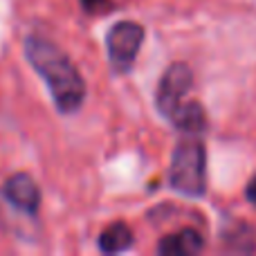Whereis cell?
<instances>
[{"label": "cell", "instance_id": "obj_1", "mask_svg": "<svg viewBox=\"0 0 256 256\" xmlns=\"http://www.w3.org/2000/svg\"><path fill=\"white\" fill-rule=\"evenodd\" d=\"M30 68L48 88L54 108L61 115H76L86 104V81L66 50L40 34H30L22 43Z\"/></svg>", "mask_w": 256, "mask_h": 256}, {"label": "cell", "instance_id": "obj_2", "mask_svg": "<svg viewBox=\"0 0 256 256\" xmlns=\"http://www.w3.org/2000/svg\"><path fill=\"white\" fill-rule=\"evenodd\" d=\"M168 184L189 198H200L207 191V153L196 135L180 140L173 148Z\"/></svg>", "mask_w": 256, "mask_h": 256}, {"label": "cell", "instance_id": "obj_3", "mask_svg": "<svg viewBox=\"0 0 256 256\" xmlns=\"http://www.w3.org/2000/svg\"><path fill=\"white\" fill-rule=\"evenodd\" d=\"M144 43V27L135 20H117L106 32L108 66L115 74H128Z\"/></svg>", "mask_w": 256, "mask_h": 256}, {"label": "cell", "instance_id": "obj_4", "mask_svg": "<svg viewBox=\"0 0 256 256\" xmlns=\"http://www.w3.org/2000/svg\"><path fill=\"white\" fill-rule=\"evenodd\" d=\"M191 86H194V72L186 63L178 61L164 70L160 76L158 90H155V108L164 120H171V115L186 102Z\"/></svg>", "mask_w": 256, "mask_h": 256}, {"label": "cell", "instance_id": "obj_5", "mask_svg": "<svg viewBox=\"0 0 256 256\" xmlns=\"http://www.w3.org/2000/svg\"><path fill=\"white\" fill-rule=\"evenodd\" d=\"M0 198L12 209H16L18 214L30 216V218L38 216L40 202H43V194H40L38 182L27 171L12 173V176L2 182V186H0Z\"/></svg>", "mask_w": 256, "mask_h": 256}, {"label": "cell", "instance_id": "obj_6", "mask_svg": "<svg viewBox=\"0 0 256 256\" xmlns=\"http://www.w3.org/2000/svg\"><path fill=\"white\" fill-rule=\"evenodd\" d=\"M198 252H202V236L189 227L164 236L158 245V254L162 256H194Z\"/></svg>", "mask_w": 256, "mask_h": 256}, {"label": "cell", "instance_id": "obj_7", "mask_svg": "<svg viewBox=\"0 0 256 256\" xmlns=\"http://www.w3.org/2000/svg\"><path fill=\"white\" fill-rule=\"evenodd\" d=\"M132 232L124 220H115L102 230L97 238V248L102 254H122L132 248Z\"/></svg>", "mask_w": 256, "mask_h": 256}, {"label": "cell", "instance_id": "obj_8", "mask_svg": "<svg viewBox=\"0 0 256 256\" xmlns=\"http://www.w3.org/2000/svg\"><path fill=\"white\" fill-rule=\"evenodd\" d=\"M168 122H171L178 130L186 132V135H200V132L204 130V124H207L204 110L198 102H184L176 112H173Z\"/></svg>", "mask_w": 256, "mask_h": 256}, {"label": "cell", "instance_id": "obj_9", "mask_svg": "<svg viewBox=\"0 0 256 256\" xmlns=\"http://www.w3.org/2000/svg\"><path fill=\"white\" fill-rule=\"evenodd\" d=\"M245 194H248V200L252 204H256V176L252 178V180H250V184H248V191H245Z\"/></svg>", "mask_w": 256, "mask_h": 256}]
</instances>
